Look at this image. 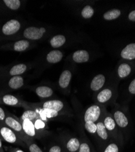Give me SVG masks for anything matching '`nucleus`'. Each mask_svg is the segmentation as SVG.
<instances>
[{"mask_svg":"<svg viewBox=\"0 0 135 152\" xmlns=\"http://www.w3.org/2000/svg\"><path fill=\"white\" fill-rule=\"evenodd\" d=\"M5 124L9 128L12 129L15 133H16L20 139L26 144L32 141V139H30L24 132L22 124L14 117L8 116L5 119Z\"/></svg>","mask_w":135,"mask_h":152,"instance_id":"f257e3e1","label":"nucleus"},{"mask_svg":"<svg viewBox=\"0 0 135 152\" xmlns=\"http://www.w3.org/2000/svg\"><path fill=\"white\" fill-rule=\"evenodd\" d=\"M0 134L4 140L9 143L24 146L23 141L17 136V134L13 130L9 128L8 126L1 127L0 129Z\"/></svg>","mask_w":135,"mask_h":152,"instance_id":"f03ea898","label":"nucleus"},{"mask_svg":"<svg viewBox=\"0 0 135 152\" xmlns=\"http://www.w3.org/2000/svg\"><path fill=\"white\" fill-rule=\"evenodd\" d=\"M46 32V29L44 28H38L36 27H29L26 28L24 31V37L26 39L32 40H39Z\"/></svg>","mask_w":135,"mask_h":152,"instance_id":"7ed1b4c3","label":"nucleus"},{"mask_svg":"<svg viewBox=\"0 0 135 152\" xmlns=\"http://www.w3.org/2000/svg\"><path fill=\"white\" fill-rule=\"evenodd\" d=\"M20 26V23L18 20H11L4 24L2 28V32L6 35H13L19 31Z\"/></svg>","mask_w":135,"mask_h":152,"instance_id":"20e7f679","label":"nucleus"},{"mask_svg":"<svg viewBox=\"0 0 135 152\" xmlns=\"http://www.w3.org/2000/svg\"><path fill=\"white\" fill-rule=\"evenodd\" d=\"M101 114V109L97 105H93L88 108L85 113L84 119L86 122H94L99 119Z\"/></svg>","mask_w":135,"mask_h":152,"instance_id":"39448f33","label":"nucleus"},{"mask_svg":"<svg viewBox=\"0 0 135 152\" xmlns=\"http://www.w3.org/2000/svg\"><path fill=\"white\" fill-rule=\"evenodd\" d=\"M23 129L24 130V132L25 134L30 138V137H34L35 136L36 132H35V129L34 124L32 121L25 119L22 121L21 122Z\"/></svg>","mask_w":135,"mask_h":152,"instance_id":"423d86ee","label":"nucleus"},{"mask_svg":"<svg viewBox=\"0 0 135 152\" xmlns=\"http://www.w3.org/2000/svg\"><path fill=\"white\" fill-rule=\"evenodd\" d=\"M63 104L60 100H48L45 102L43 105V109H48L55 110L57 111H60L63 108Z\"/></svg>","mask_w":135,"mask_h":152,"instance_id":"0eeeda50","label":"nucleus"},{"mask_svg":"<svg viewBox=\"0 0 135 152\" xmlns=\"http://www.w3.org/2000/svg\"><path fill=\"white\" fill-rule=\"evenodd\" d=\"M121 57L127 60L135 58V43L128 45L121 52Z\"/></svg>","mask_w":135,"mask_h":152,"instance_id":"6e6552de","label":"nucleus"},{"mask_svg":"<svg viewBox=\"0 0 135 152\" xmlns=\"http://www.w3.org/2000/svg\"><path fill=\"white\" fill-rule=\"evenodd\" d=\"M105 81V78L104 75L102 74L97 75L93 79L91 83V89L93 91H98L104 85Z\"/></svg>","mask_w":135,"mask_h":152,"instance_id":"1a4fd4ad","label":"nucleus"},{"mask_svg":"<svg viewBox=\"0 0 135 152\" xmlns=\"http://www.w3.org/2000/svg\"><path fill=\"white\" fill-rule=\"evenodd\" d=\"M89 54L85 50H77L73 54V60L77 63H84L87 62L89 60Z\"/></svg>","mask_w":135,"mask_h":152,"instance_id":"9d476101","label":"nucleus"},{"mask_svg":"<svg viewBox=\"0 0 135 152\" xmlns=\"http://www.w3.org/2000/svg\"><path fill=\"white\" fill-rule=\"evenodd\" d=\"M72 77V74L71 72L68 70L64 71L62 74L59 79V85L61 88H66L69 84Z\"/></svg>","mask_w":135,"mask_h":152,"instance_id":"9b49d317","label":"nucleus"},{"mask_svg":"<svg viewBox=\"0 0 135 152\" xmlns=\"http://www.w3.org/2000/svg\"><path fill=\"white\" fill-rule=\"evenodd\" d=\"M63 58V54L58 50H54L47 55V61L51 63L59 62Z\"/></svg>","mask_w":135,"mask_h":152,"instance_id":"f8f14e48","label":"nucleus"},{"mask_svg":"<svg viewBox=\"0 0 135 152\" xmlns=\"http://www.w3.org/2000/svg\"><path fill=\"white\" fill-rule=\"evenodd\" d=\"M24 85V79L20 75H15L12 77L9 82V86L12 89L17 90Z\"/></svg>","mask_w":135,"mask_h":152,"instance_id":"ddd939ff","label":"nucleus"},{"mask_svg":"<svg viewBox=\"0 0 135 152\" xmlns=\"http://www.w3.org/2000/svg\"><path fill=\"white\" fill-rule=\"evenodd\" d=\"M36 93L42 98L49 97L53 95V91L51 88L48 86H39L36 89Z\"/></svg>","mask_w":135,"mask_h":152,"instance_id":"4468645a","label":"nucleus"},{"mask_svg":"<svg viewBox=\"0 0 135 152\" xmlns=\"http://www.w3.org/2000/svg\"><path fill=\"white\" fill-rule=\"evenodd\" d=\"M115 119L120 127H126L128 125V120L123 113L117 111L115 113Z\"/></svg>","mask_w":135,"mask_h":152,"instance_id":"2eb2a0df","label":"nucleus"},{"mask_svg":"<svg viewBox=\"0 0 135 152\" xmlns=\"http://www.w3.org/2000/svg\"><path fill=\"white\" fill-rule=\"evenodd\" d=\"M66 42L65 37L62 35H57L54 36L51 40L50 43L53 48H58L63 46Z\"/></svg>","mask_w":135,"mask_h":152,"instance_id":"dca6fc26","label":"nucleus"},{"mask_svg":"<svg viewBox=\"0 0 135 152\" xmlns=\"http://www.w3.org/2000/svg\"><path fill=\"white\" fill-rule=\"evenodd\" d=\"M80 144L77 138L73 137L70 139L66 144L67 149L71 152L77 151L80 147Z\"/></svg>","mask_w":135,"mask_h":152,"instance_id":"f3484780","label":"nucleus"},{"mask_svg":"<svg viewBox=\"0 0 135 152\" xmlns=\"http://www.w3.org/2000/svg\"><path fill=\"white\" fill-rule=\"evenodd\" d=\"M58 111L52 110H48V109H43L40 111L39 113V115L42 119L46 120L47 118H51L56 117L58 115Z\"/></svg>","mask_w":135,"mask_h":152,"instance_id":"a211bd4d","label":"nucleus"},{"mask_svg":"<svg viewBox=\"0 0 135 152\" xmlns=\"http://www.w3.org/2000/svg\"><path fill=\"white\" fill-rule=\"evenodd\" d=\"M112 96V92L109 89L102 90L97 96V100L101 103H104L108 101Z\"/></svg>","mask_w":135,"mask_h":152,"instance_id":"6ab92c4d","label":"nucleus"},{"mask_svg":"<svg viewBox=\"0 0 135 152\" xmlns=\"http://www.w3.org/2000/svg\"><path fill=\"white\" fill-rule=\"evenodd\" d=\"M3 102L7 105L15 106L19 104V100L14 96L6 94L3 97Z\"/></svg>","mask_w":135,"mask_h":152,"instance_id":"aec40b11","label":"nucleus"},{"mask_svg":"<svg viewBox=\"0 0 135 152\" xmlns=\"http://www.w3.org/2000/svg\"><path fill=\"white\" fill-rule=\"evenodd\" d=\"M39 118V114L35 111L34 110H27L24 111L21 117V121H23L25 119H28L31 121H34L35 119H37Z\"/></svg>","mask_w":135,"mask_h":152,"instance_id":"412c9836","label":"nucleus"},{"mask_svg":"<svg viewBox=\"0 0 135 152\" xmlns=\"http://www.w3.org/2000/svg\"><path fill=\"white\" fill-rule=\"evenodd\" d=\"M26 69H27V66L26 65L19 64V65H17L12 67L11 68V69L10 70L9 73L12 75L15 76V75H20V74L24 73L26 71Z\"/></svg>","mask_w":135,"mask_h":152,"instance_id":"4be33fe9","label":"nucleus"},{"mask_svg":"<svg viewBox=\"0 0 135 152\" xmlns=\"http://www.w3.org/2000/svg\"><path fill=\"white\" fill-rule=\"evenodd\" d=\"M131 72V67L126 63H123L118 68V74L119 77L124 78L128 76Z\"/></svg>","mask_w":135,"mask_h":152,"instance_id":"5701e85b","label":"nucleus"},{"mask_svg":"<svg viewBox=\"0 0 135 152\" xmlns=\"http://www.w3.org/2000/svg\"><path fill=\"white\" fill-rule=\"evenodd\" d=\"M29 46V43L27 40H20L14 44V49L15 51L17 52H21L24 51L26 49H28V48Z\"/></svg>","mask_w":135,"mask_h":152,"instance_id":"b1692460","label":"nucleus"},{"mask_svg":"<svg viewBox=\"0 0 135 152\" xmlns=\"http://www.w3.org/2000/svg\"><path fill=\"white\" fill-rule=\"evenodd\" d=\"M121 14L119 9H113L107 12L104 15V17L107 20H112L117 18Z\"/></svg>","mask_w":135,"mask_h":152,"instance_id":"393cba45","label":"nucleus"},{"mask_svg":"<svg viewBox=\"0 0 135 152\" xmlns=\"http://www.w3.org/2000/svg\"><path fill=\"white\" fill-rule=\"evenodd\" d=\"M97 133L102 139H107L108 137V134L106 130V128L104 125V124L102 122L97 123Z\"/></svg>","mask_w":135,"mask_h":152,"instance_id":"a878e982","label":"nucleus"},{"mask_svg":"<svg viewBox=\"0 0 135 152\" xmlns=\"http://www.w3.org/2000/svg\"><path fill=\"white\" fill-rule=\"evenodd\" d=\"M4 4L12 10H17L20 7V1L19 0H4Z\"/></svg>","mask_w":135,"mask_h":152,"instance_id":"bb28decb","label":"nucleus"},{"mask_svg":"<svg viewBox=\"0 0 135 152\" xmlns=\"http://www.w3.org/2000/svg\"><path fill=\"white\" fill-rule=\"evenodd\" d=\"M93 14H94V9L90 6H85L82 11V17L86 19L91 18Z\"/></svg>","mask_w":135,"mask_h":152,"instance_id":"cd10ccee","label":"nucleus"},{"mask_svg":"<svg viewBox=\"0 0 135 152\" xmlns=\"http://www.w3.org/2000/svg\"><path fill=\"white\" fill-rule=\"evenodd\" d=\"M104 125L105 128L107 129L108 130H113L115 128V122L114 120L110 117H107L105 119L104 121Z\"/></svg>","mask_w":135,"mask_h":152,"instance_id":"c85d7f7f","label":"nucleus"},{"mask_svg":"<svg viewBox=\"0 0 135 152\" xmlns=\"http://www.w3.org/2000/svg\"><path fill=\"white\" fill-rule=\"evenodd\" d=\"M85 126L86 130L90 133H94L97 131V126L93 122H86Z\"/></svg>","mask_w":135,"mask_h":152,"instance_id":"c756f323","label":"nucleus"},{"mask_svg":"<svg viewBox=\"0 0 135 152\" xmlns=\"http://www.w3.org/2000/svg\"><path fill=\"white\" fill-rule=\"evenodd\" d=\"M34 124L35 130L42 129L45 127V122L42 119H36Z\"/></svg>","mask_w":135,"mask_h":152,"instance_id":"7c9ffc66","label":"nucleus"},{"mask_svg":"<svg viewBox=\"0 0 135 152\" xmlns=\"http://www.w3.org/2000/svg\"><path fill=\"white\" fill-rule=\"evenodd\" d=\"M104 152H119V148L116 144H111L106 148Z\"/></svg>","mask_w":135,"mask_h":152,"instance_id":"2f4dec72","label":"nucleus"},{"mask_svg":"<svg viewBox=\"0 0 135 152\" xmlns=\"http://www.w3.org/2000/svg\"><path fill=\"white\" fill-rule=\"evenodd\" d=\"M79 152H91L90 148L87 143H82L80 145Z\"/></svg>","mask_w":135,"mask_h":152,"instance_id":"473e14b6","label":"nucleus"},{"mask_svg":"<svg viewBox=\"0 0 135 152\" xmlns=\"http://www.w3.org/2000/svg\"><path fill=\"white\" fill-rule=\"evenodd\" d=\"M129 91L131 93L134 94H135V79H134L130 83V85H129V88H128Z\"/></svg>","mask_w":135,"mask_h":152,"instance_id":"72a5a7b5","label":"nucleus"},{"mask_svg":"<svg viewBox=\"0 0 135 152\" xmlns=\"http://www.w3.org/2000/svg\"><path fill=\"white\" fill-rule=\"evenodd\" d=\"M62 151V149H61L60 147L58 145H55L52 147L50 149L49 152H61Z\"/></svg>","mask_w":135,"mask_h":152,"instance_id":"f704fd0d","label":"nucleus"},{"mask_svg":"<svg viewBox=\"0 0 135 152\" xmlns=\"http://www.w3.org/2000/svg\"><path fill=\"white\" fill-rule=\"evenodd\" d=\"M6 119V115L4 111L2 108L0 107V121H4Z\"/></svg>","mask_w":135,"mask_h":152,"instance_id":"c9c22d12","label":"nucleus"},{"mask_svg":"<svg viewBox=\"0 0 135 152\" xmlns=\"http://www.w3.org/2000/svg\"><path fill=\"white\" fill-rule=\"evenodd\" d=\"M128 18L130 20L132 21H135V10H133L130 12L128 15Z\"/></svg>","mask_w":135,"mask_h":152,"instance_id":"e433bc0d","label":"nucleus"},{"mask_svg":"<svg viewBox=\"0 0 135 152\" xmlns=\"http://www.w3.org/2000/svg\"><path fill=\"white\" fill-rule=\"evenodd\" d=\"M12 152H24V151H23V150H20V149H14V150H13V151H12Z\"/></svg>","mask_w":135,"mask_h":152,"instance_id":"4c0bfd02","label":"nucleus"},{"mask_svg":"<svg viewBox=\"0 0 135 152\" xmlns=\"http://www.w3.org/2000/svg\"><path fill=\"white\" fill-rule=\"evenodd\" d=\"M0 152H3V148H2V142H1V139H0Z\"/></svg>","mask_w":135,"mask_h":152,"instance_id":"58836bf2","label":"nucleus"}]
</instances>
